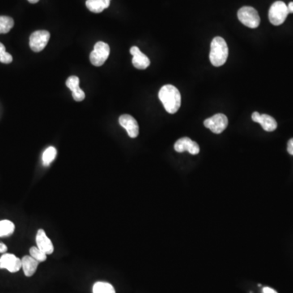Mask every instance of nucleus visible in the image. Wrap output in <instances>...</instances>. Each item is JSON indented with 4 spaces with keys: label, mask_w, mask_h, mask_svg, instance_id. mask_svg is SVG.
Returning a JSON list of instances; mask_svg holds the SVG:
<instances>
[{
    "label": "nucleus",
    "mask_w": 293,
    "mask_h": 293,
    "mask_svg": "<svg viewBox=\"0 0 293 293\" xmlns=\"http://www.w3.org/2000/svg\"><path fill=\"white\" fill-rule=\"evenodd\" d=\"M158 96L169 113L174 114L179 111L181 106V94L175 86L167 84L162 86Z\"/></svg>",
    "instance_id": "nucleus-1"
},
{
    "label": "nucleus",
    "mask_w": 293,
    "mask_h": 293,
    "mask_svg": "<svg viewBox=\"0 0 293 293\" xmlns=\"http://www.w3.org/2000/svg\"><path fill=\"white\" fill-rule=\"evenodd\" d=\"M228 46L222 37H215L211 43L209 60L215 67L224 65L228 58Z\"/></svg>",
    "instance_id": "nucleus-2"
},
{
    "label": "nucleus",
    "mask_w": 293,
    "mask_h": 293,
    "mask_svg": "<svg viewBox=\"0 0 293 293\" xmlns=\"http://www.w3.org/2000/svg\"><path fill=\"white\" fill-rule=\"evenodd\" d=\"M238 18L242 24L248 28L255 29L258 27L261 22L258 13L252 7H243L238 11Z\"/></svg>",
    "instance_id": "nucleus-3"
},
{
    "label": "nucleus",
    "mask_w": 293,
    "mask_h": 293,
    "mask_svg": "<svg viewBox=\"0 0 293 293\" xmlns=\"http://www.w3.org/2000/svg\"><path fill=\"white\" fill-rule=\"evenodd\" d=\"M289 13L287 6L282 1H276L269 10V20L274 26H280L287 19Z\"/></svg>",
    "instance_id": "nucleus-4"
},
{
    "label": "nucleus",
    "mask_w": 293,
    "mask_h": 293,
    "mask_svg": "<svg viewBox=\"0 0 293 293\" xmlns=\"http://www.w3.org/2000/svg\"><path fill=\"white\" fill-rule=\"evenodd\" d=\"M110 54L109 46L104 42L95 43L94 50L90 54V61L95 66H101L104 65Z\"/></svg>",
    "instance_id": "nucleus-5"
},
{
    "label": "nucleus",
    "mask_w": 293,
    "mask_h": 293,
    "mask_svg": "<svg viewBox=\"0 0 293 293\" xmlns=\"http://www.w3.org/2000/svg\"><path fill=\"white\" fill-rule=\"evenodd\" d=\"M204 125L214 134H221L228 126V118L226 115L218 113L206 119Z\"/></svg>",
    "instance_id": "nucleus-6"
},
{
    "label": "nucleus",
    "mask_w": 293,
    "mask_h": 293,
    "mask_svg": "<svg viewBox=\"0 0 293 293\" xmlns=\"http://www.w3.org/2000/svg\"><path fill=\"white\" fill-rule=\"evenodd\" d=\"M50 37V33L47 31H37L33 33L30 37V47L33 52H42L48 45Z\"/></svg>",
    "instance_id": "nucleus-7"
},
{
    "label": "nucleus",
    "mask_w": 293,
    "mask_h": 293,
    "mask_svg": "<svg viewBox=\"0 0 293 293\" xmlns=\"http://www.w3.org/2000/svg\"><path fill=\"white\" fill-rule=\"evenodd\" d=\"M22 268V260L14 254L5 252L0 257V269H6L11 273H16Z\"/></svg>",
    "instance_id": "nucleus-8"
},
{
    "label": "nucleus",
    "mask_w": 293,
    "mask_h": 293,
    "mask_svg": "<svg viewBox=\"0 0 293 293\" xmlns=\"http://www.w3.org/2000/svg\"><path fill=\"white\" fill-rule=\"evenodd\" d=\"M175 150L178 153L187 151L192 155H196L200 153V146L197 142L192 140L188 137H183L175 142Z\"/></svg>",
    "instance_id": "nucleus-9"
},
{
    "label": "nucleus",
    "mask_w": 293,
    "mask_h": 293,
    "mask_svg": "<svg viewBox=\"0 0 293 293\" xmlns=\"http://www.w3.org/2000/svg\"><path fill=\"white\" fill-rule=\"evenodd\" d=\"M119 123L123 128L127 131L128 135L130 138H136L139 133L138 124L133 116L129 114L121 115L119 117Z\"/></svg>",
    "instance_id": "nucleus-10"
},
{
    "label": "nucleus",
    "mask_w": 293,
    "mask_h": 293,
    "mask_svg": "<svg viewBox=\"0 0 293 293\" xmlns=\"http://www.w3.org/2000/svg\"><path fill=\"white\" fill-rule=\"evenodd\" d=\"M252 121L257 122L262 126L265 131L271 132L277 128V121L271 116L267 114H260L258 112H254L252 115Z\"/></svg>",
    "instance_id": "nucleus-11"
},
{
    "label": "nucleus",
    "mask_w": 293,
    "mask_h": 293,
    "mask_svg": "<svg viewBox=\"0 0 293 293\" xmlns=\"http://www.w3.org/2000/svg\"><path fill=\"white\" fill-rule=\"evenodd\" d=\"M37 247L45 252L46 254H52L54 252V246L52 240L46 235V232L43 229H39L36 235Z\"/></svg>",
    "instance_id": "nucleus-12"
},
{
    "label": "nucleus",
    "mask_w": 293,
    "mask_h": 293,
    "mask_svg": "<svg viewBox=\"0 0 293 293\" xmlns=\"http://www.w3.org/2000/svg\"><path fill=\"white\" fill-rule=\"evenodd\" d=\"M130 54L133 56L132 64L136 69H146L150 65V60L146 55L141 52L138 47H132L129 50Z\"/></svg>",
    "instance_id": "nucleus-13"
},
{
    "label": "nucleus",
    "mask_w": 293,
    "mask_h": 293,
    "mask_svg": "<svg viewBox=\"0 0 293 293\" xmlns=\"http://www.w3.org/2000/svg\"><path fill=\"white\" fill-rule=\"evenodd\" d=\"M66 86L72 91L73 99L75 101H82L86 97L84 91L80 88L79 78L77 76L69 77L66 81Z\"/></svg>",
    "instance_id": "nucleus-14"
},
{
    "label": "nucleus",
    "mask_w": 293,
    "mask_h": 293,
    "mask_svg": "<svg viewBox=\"0 0 293 293\" xmlns=\"http://www.w3.org/2000/svg\"><path fill=\"white\" fill-rule=\"evenodd\" d=\"M39 261L33 258L31 256H25L22 259V269L27 277H31L35 274L37 268L39 266Z\"/></svg>",
    "instance_id": "nucleus-15"
},
{
    "label": "nucleus",
    "mask_w": 293,
    "mask_h": 293,
    "mask_svg": "<svg viewBox=\"0 0 293 293\" xmlns=\"http://www.w3.org/2000/svg\"><path fill=\"white\" fill-rule=\"evenodd\" d=\"M15 231V225L9 220L0 221V237H6L13 235Z\"/></svg>",
    "instance_id": "nucleus-16"
},
{
    "label": "nucleus",
    "mask_w": 293,
    "mask_h": 293,
    "mask_svg": "<svg viewBox=\"0 0 293 293\" xmlns=\"http://www.w3.org/2000/svg\"><path fill=\"white\" fill-rule=\"evenodd\" d=\"M93 293H116L112 284L106 282H95L93 286Z\"/></svg>",
    "instance_id": "nucleus-17"
},
{
    "label": "nucleus",
    "mask_w": 293,
    "mask_h": 293,
    "mask_svg": "<svg viewBox=\"0 0 293 293\" xmlns=\"http://www.w3.org/2000/svg\"><path fill=\"white\" fill-rule=\"evenodd\" d=\"M14 26L13 18L7 16H0V34H7Z\"/></svg>",
    "instance_id": "nucleus-18"
},
{
    "label": "nucleus",
    "mask_w": 293,
    "mask_h": 293,
    "mask_svg": "<svg viewBox=\"0 0 293 293\" xmlns=\"http://www.w3.org/2000/svg\"><path fill=\"white\" fill-rule=\"evenodd\" d=\"M56 154H57V152L54 146H49L46 149L43 154V165L46 166H49L54 161Z\"/></svg>",
    "instance_id": "nucleus-19"
},
{
    "label": "nucleus",
    "mask_w": 293,
    "mask_h": 293,
    "mask_svg": "<svg viewBox=\"0 0 293 293\" xmlns=\"http://www.w3.org/2000/svg\"><path fill=\"white\" fill-rule=\"evenodd\" d=\"M86 8L94 13H100L104 11V7L101 0H86Z\"/></svg>",
    "instance_id": "nucleus-20"
},
{
    "label": "nucleus",
    "mask_w": 293,
    "mask_h": 293,
    "mask_svg": "<svg viewBox=\"0 0 293 293\" xmlns=\"http://www.w3.org/2000/svg\"><path fill=\"white\" fill-rule=\"evenodd\" d=\"M30 254L33 258H35L39 262H43L47 260V254L45 252L40 250L38 247H31L30 249Z\"/></svg>",
    "instance_id": "nucleus-21"
},
{
    "label": "nucleus",
    "mask_w": 293,
    "mask_h": 293,
    "mask_svg": "<svg viewBox=\"0 0 293 293\" xmlns=\"http://www.w3.org/2000/svg\"><path fill=\"white\" fill-rule=\"evenodd\" d=\"M0 62L4 64H10L13 62V56L8 53L3 43H0Z\"/></svg>",
    "instance_id": "nucleus-22"
},
{
    "label": "nucleus",
    "mask_w": 293,
    "mask_h": 293,
    "mask_svg": "<svg viewBox=\"0 0 293 293\" xmlns=\"http://www.w3.org/2000/svg\"><path fill=\"white\" fill-rule=\"evenodd\" d=\"M287 152L290 155L293 156V138L287 142Z\"/></svg>",
    "instance_id": "nucleus-23"
},
{
    "label": "nucleus",
    "mask_w": 293,
    "mask_h": 293,
    "mask_svg": "<svg viewBox=\"0 0 293 293\" xmlns=\"http://www.w3.org/2000/svg\"><path fill=\"white\" fill-rule=\"evenodd\" d=\"M262 293H278L275 290L271 288V287H263Z\"/></svg>",
    "instance_id": "nucleus-24"
},
{
    "label": "nucleus",
    "mask_w": 293,
    "mask_h": 293,
    "mask_svg": "<svg viewBox=\"0 0 293 293\" xmlns=\"http://www.w3.org/2000/svg\"><path fill=\"white\" fill-rule=\"evenodd\" d=\"M8 250V247L6 244L0 243V253H5Z\"/></svg>",
    "instance_id": "nucleus-25"
},
{
    "label": "nucleus",
    "mask_w": 293,
    "mask_h": 293,
    "mask_svg": "<svg viewBox=\"0 0 293 293\" xmlns=\"http://www.w3.org/2000/svg\"><path fill=\"white\" fill-rule=\"evenodd\" d=\"M103 5H104V9H108L110 5V2L111 0H101Z\"/></svg>",
    "instance_id": "nucleus-26"
},
{
    "label": "nucleus",
    "mask_w": 293,
    "mask_h": 293,
    "mask_svg": "<svg viewBox=\"0 0 293 293\" xmlns=\"http://www.w3.org/2000/svg\"><path fill=\"white\" fill-rule=\"evenodd\" d=\"M287 10L289 13H293V2L289 3L287 5Z\"/></svg>",
    "instance_id": "nucleus-27"
},
{
    "label": "nucleus",
    "mask_w": 293,
    "mask_h": 293,
    "mask_svg": "<svg viewBox=\"0 0 293 293\" xmlns=\"http://www.w3.org/2000/svg\"><path fill=\"white\" fill-rule=\"evenodd\" d=\"M39 1V0H28V2L31 3V4H37Z\"/></svg>",
    "instance_id": "nucleus-28"
}]
</instances>
